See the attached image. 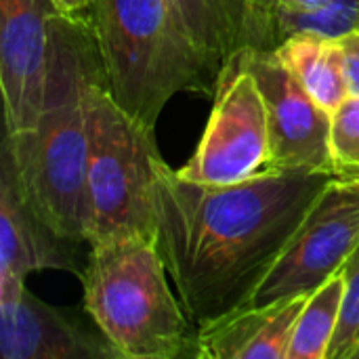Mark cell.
Masks as SVG:
<instances>
[{
    "label": "cell",
    "instance_id": "7402d4cb",
    "mask_svg": "<svg viewBox=\"0 0 359 359\" xmlns=\"http://www.w3.org/2000/svg\"><path fill=\"white\" fill-rule=\"evenodd\" d=\"M248 17H250V21H252V25H255V29H257V34H259V40H261V46L263 48H276V44H273V40H271V36L263 29V25L259 23V19H257V15H255V11H252V6H250V2L248 0H233Z\"/></svg>",
    "mask_w": 359,
    "mask_h": 359
},
{
    "label": "cell",
    "instance_id": "9c48e42d",
    "mask_svg": "<svg viewBox=\"0 0 359 359\" xmlns=\"http://www.w3.org/2000/svg\"><path fill=\"white\" fill-rule=\"evenodd\" d=\"M59 13L55 0H0V86L6 135L29 128L42 109Z\"/></svg>",
    "mask_w": 359,
    "mask_h": 359
},
{
    "label": "cell",
    "instance_id": "d6986e66",
    "mask_svg": "<svg viewBox=\"0 0 359 359\" xmlns=\"http://www.w3.org/2000/svg\"><path fill=\"white\" fill-rule=\"evenodd\" d=\"M330 0H271L276 13H311L326 6Z\"/></svg>",
    "mask_w": 359,
    "mask_h": 359
},
{
    "label": "cell",
    "instance_id": "8fae6325",
    "mask_svg": "<svg viewBox=\"0 0 359 359\" xmlns=\"http://www.w3.org/2000/svg\"><path fill=\"white\" fill-rule=\"evenodd\" d=\"M2 359H120L99 328L57 309L23 286L0 297Z\"/></svg>",
    "mask_w": 359,
    "mask_h": 359
},
{
    "label": "cell",
    "instance_id": "44dd1931",
    "mask_svg": "<svg viewBox=\"0 0 359 359\" xmlns=\"http://www.w3.org/2000/svg\"><path fill=\"white\" fill-rule=\"evenodd\" d=\"M250 2V6H252V11H255V15H257V19H259V23L263 25V29L271 36V40H273V44H278V40H276V25H273V4H271V0H248Z\"/></svg>",
    "mask_w": 359,
    "mask_h": 359
},
{
    "label": "cell",
    "instance_id": "52a82bcc",
    "mask_svg": "<svg viewBox=\"0 0 359 359\" xmlns=\"http://www.w3.org/2000/svg\"><path fill=\"white\" fill-rule=\"evenodd\" d=\"M359 246V179H332L288 246L273 263L250 305H267L316 290Z\"/></svg>",
    "mask_w": 359,
    "mask_h": 359
},
{
    "label": "cell",
    "instance_id": "5bb4252c",
    "mask_svg": "<svg viewBox=\"0 0 359 359\" xmlns=\"http://www.w3.org/2000/svg\"><path fill=\"white\" fill-rule=\"evenodd\" d=\"M345 303V276L339 269L307 299L288 349V359H328Z\"/></svg>",
    "mask_w": 359,
    "mask_h": 359
},
{
    "label": "cell",
    "instance_id": "ffe728a7",
    "mask_svg": "<svg viewBox=\"0 0 359 359\" xmlns=\"http://www.w3.org/2000/svg\"><path fill=\"white\" fill-rule=\"evenodd\" d=\"M55 4L67 17H74L80 21H90L95 0H55Z\"/></svg>",
    "mask_w": 359,
    "mask_h": 359
},
{
    "label": "cell",
    "instance_id": "2e32d148",
    "mask_svg": "<svg viewBox=\"0 0 359 359\" xmlns=\"http://www.w3.org/2000/svg\"><path fill=\"white\" fill-rule=\"evenodd\" d=\"M330 154L337 179H359V97L349 95L332 114Z\"/></svg>",
    "mask_w": 359,
    "mask_h": 359
},
{
    "label": "cell",
    "instance_id": "e0dca14e",
    "mask_svg": "<svg viewBox=\"0 0 359 359\" xmlns=\"http://www.w3.org/2000/svg\"><path fill=\"white\" fill-rule=\"evenodd\" d=\"M341 271L345 276V303L328 359H351L359 347V246Z\"/></svg>",
    "mask_w": 359,
    "mask_h": 359
},
{
    "label": "cell",
    "instance_id": "277c9868",
    "mask_svg": "<svg viewBox=\"0 0 359 359\" xmlns=\"http://www.w3.org/2000/svg\"><path fill=\"white\" fill-rule=\"evenodd\" d=\"M158 233L90 246L84 309L120 359L196 358V332L168 288Z\"/></svg>",
    "mask_w": 359,
    "mask_h": 359
},
{
    "label": "cell",
    "instance_id": "30bf717a",
    "mask_svg": "<svg viewBox=\"0 0 359 359\" xmlns=\"http://www.w3.org/2000/svg\"><path fill=\"white\" fill-rule=\"evenodd\" d=\"M76 242L59 233L29 202L8 149H0V297L17 294L32 271L59 269L82 278Z\"/></svg>",
    "mask_w": 359,
    "mask_h": 359
},
{
    "label": "cell",
    "instance_id": "6da1fadb",
    "mask_svg": "<svg viewBox=\"0 0 359 359\" xmlns=\"http://www.w3.org/2000/svg\"><path fill=\"white\" fill-rule=\"evenodd\" d=\"M334 179L330 172H269L231 185L183 179L156 162L151 202L158 248L196 324L246 307Z\"/></svg>",
    "mask_w": 359,
    "mask_h": 359
},
{
    "label": "cell",
    "instance_id": "ba28073f",
    "mask_svg": "<svg viewBox=\"0 0 359 359\" xmlns=\"http://www.w3.org/2000/svg\"><path fill=\"white\" fill-rule=\"evenodd\" d=\"M265 101L271 162L276 172H330V126L326 111L284 65L273 48H242Z\"/></svg>",
    "mask_w": 359,
    "mask_h": 359
},
{
    "label": "cell",
    "instance_id": "3957f363",
    "mask_svg": "<svg viewBox=\"0 0 359 359\" xmlns=\"http://www.w3.org/2000/svg\"><path fill=\"white\" fill-rule=\"evenodd\" d=\"M90 25L111 95L147 128L175 95H215L219 69L168 0H95Z\"/></svg>",
    "mask_w": 359,
    "mask_h": 359
},
{
    "label": "cell",
    "instance_id": "4fadbf2b",
    "mask_svg": "<svg viewBox=\"0 0 359 359\" xmlns=\"http://www.w3.org/2000/svg\"><path fill=\"white\" fill-rule=\"evenodd\" d=\"M273 50L326 111L334 114L337 107L349 97L339 38L292 34Z\"/></svg>",
    "mask_w": 359,
    "mask_h": 359
},
{
    "label": "cell",
    "instance_id": "8992f818",
    "mask_svg": "<svg viewBox=\"0 0 359 359\" xmlns=\"http://www.w3.org/2000/svg\"><path fill=\"white\" fill-rule=\"evenodd\" d=\"M177 172L206 185H231L276 172L265 101L242 48L223 63L206 130L191 160Z\"/></svg>",
    "mask_w": 359,
    "mask_h": 359
},
{
    "label": "cell",
    "instance_id": "ac0fdd59",
    "mask_svg": "<svg viewBox=\"0 0 359 359\" xmlns=\"http://www.w3.org/2000/svg\"><path fill=\"white\" fill-rule=\"evenodd\" d=\"M343 48V63H345V80L349 95L359 97V32L347 34L339 38Z\"/></svg>",
    "mask_w": 359,
    "mask_h": 359
},
{
    "label": "cell",
    "instance_id": "5b68a950",
    "mask_svg": "<svg viewBox=\"0 0 359 359\" xmlns=\"http://www.w3.org/2000/svg\"><path fill=\"white\" fill-rule=\"evenodd\" d=\"M88 118V246L156 233L151 183L162 158L154 130L111 95L105 76L86 93Z\"/></svg>",
    "mask_w": 359,
    "mask_h": 359
},
{
    "label": "cell",
    "instance_id": "7c38bea8",
    "mask_svg": "<svg viewBox=\"0 0 359 359\" xmlns=\"http://www.w3.org/2000/svg\"><path fill=\"white\" fill-rule=\"evenodd\" d=\"M311 292L246 305L200 324L196 359H288L297 320Z\"/></svg>",
    "mask_w": 359,
    "mask_h": 359
},
{
    "label": "cell",
    "instance_id": "7a4b0ae2",
    "mask_svg": "<svg viewBox=\"0 0 359 359\" xmlns=\"http://www.w3.org/2000/svg\"><path fill=\"white\" fill-rule=\"evenodd\" d=\"M101 76L90 21L59 13L42 109L29 128L2 141L32 206L76 242H88L90 231L86 93Z\"/></svg>",
    "mask_w": 359,
    "mask_h": 359
},
{
    "label": "cell",
    "instance_id": "9a60e30c",
    "mask_svg": "<svg viewBox=\"0 0 359 359\" xmlns=\"http://www.w3.org/2000/svg\"><path fill=\"white\" fill-rule=\"evenodd\" d=\"M273 25L278 44L292 34L343 38L359 32V0H330L326 6L311 13H276Z\"/></svg>",
    "mask_w": 359,
    "mask_h": 359
},
{
    "label": "cell",
    "instance_id": "603a6c76",
    "mask_svg": "<svg viewBox=\"0 0 359 359\" xmlns=\"http://www.w3.org/2000/svg\"><path fill=\"white\" fill-rule=\"evenodd\" d=\"M351 359H359V347L355 349V353H353V358H351Z\"/></svg>",
    "mask_w": 359,
    "mask_h": 359
}]
</instances>
